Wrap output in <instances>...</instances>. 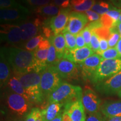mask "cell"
<instances>
[{
    "instance_id": "1",
    "label": "cell",
    "mask_w": 121,
    "mask_h": 121,
    "mask_svg": "<svg viewBox=\"0 0 121 121\" xmlns=\"http://www.w3.org/2000/svg\"><path fill=\"white\" fill-rule=\"evenodd\" d=\"M15 75H23L30 72H38L34 52L16 47L1 48Z\"/></svg>"
},
{
    "instance_id": "2",
    "label": "cell",
    "mask_w": 121,
    "mask_h": 121,
    "mask_svg": "<svg viewBox=\"0 0 121 121\" xmlns=\"http://www.w3.org/2000/svg\"><path fill=\"white\" fill-rule=\"evenodd\" d=\"M41 73L33 71L23 75H16L29 96L30 102L40 104L43 103L44 99L45 96L40 87Z\"/></svg>"
},
{
    "instance_id": "3",
    "label": "cell",
    "mask_w": 121,
    "mask_h": 121,
    "mask_svg": "<svg viewBox=\"0 0 121 121\" xmlns=\"http://www.w3.org/2000/svg\"><path fill=\"white\" fill-rule=\"evenodd\" d=\"M82 90L81 87L62 82L61 85L48 96L50 103H58L65 105L82 98Z\"/></svg>"
},
{
    "instance_id": "4",
    "label": "cell",
    "mask_w": 121,
    "mask_h": 121,
    "mask_svg": "<svg viewBox=\"0 0 121 121\" xmlns=\"http://www.w3.org/2000/svg\"><path fill=\"white\" fill-rule=\"evenodd\" d=\"M121 71V58L113 60H104L91 78V81L96 84Z\"/></svg>"
},
{
    "instance_id": "5",
    "label": "cell",
    "mask_w": 121,
    "mask_h": 121,
    "mask_svg": "<svg viewBox=\"0 0 121 121\" xmlns=\"http://www.w3.org/2000/svg\"><path fill=\"white\" fill-rule=\"evenodd\" d=\"M62 78L53 66H48L42 72L40 87L45 97L60 86L62 83Z\"/></svg>"
},
{
    "instance_id": "6",
    "label": "cell",
    "mask_w": 121,
    "mask_h": 121,
    "mask_svg": "<svg viewBox=\"0 0 121 121\" xmlns=\"http://www.w3.org/2000/svg\"><path fill=\"white\" fill-rule=\"evenodd\" d=\"M30 14L29 10L24 6L13 9H4L0 10L1 22L3 24H14L25 20Z\"/></svg>"
},
{
    "instance_id": "7",
    "label": "cell",
    "mask_w": 121,
    "mask_h": 121,
    "mask_svg": "<svg viewBox=\"0 0 121 121\" xmlns=\"http://www.w3.org/2000/svg\"><path fill=\"white\" fill-rule=\"evenodd\" d=\"M71 9V7L60 9V12L56 16L44 21V24L50 27L54 35L64 31L69 22Z\"/></svg>"
},
{
    "instance_id": "8",
    "label": "cell",
    "mask_w": 121,
    "mask_h": 121,
    "mask_svg": "<svg viewBox=\"0 0 121 121\" xmlns=\"http://www.w3.org/2000/svg\"><path fill=\"white\" fill-rule=\"evenodd\" d=\"M0 32L1 42L12 45H16L22 42L19 24H1Z\"/></svg>"
},
{
    "instance_id": "9",
    "label": "cell",
    "mask_w": 121,
    "mask_h": 121,
    "mask_svg": "<svg viewBox=\"0 0 121 121\" xmlns=\"http://www.w3.org/2000/svg\"><path fill=\"white\" fill-rule=\"evenodd\" d=\"M95 85L96 90L103 94L112 95L118 94L121 89V71Z\"/></svg>"
},
{
    "instance_id": "10",
    "label": "cell",
    "mask_w": 121,
    "mask_h": 121,
    "mask_svg": "<svg viewBox=\"0 0 121 121\" xmlns=\"http://www.w3.org/2000/svg\"><path fill=\"white\" fill-rule=\"evenodd\" d=\"M88 22L85 13L72 11L69 15V22L64 31L76 36L84 29Z\"/></svg>"
},
{
    "instance_id": "11",
    "label": "cell",
    "mask_w": 121,
    "mask_h": 121,
    "mask_svg": "<svg viewBox=\"0 0 121 121\" xmlns=\"http://www.w3.org/2000/svg\"><path fill=\"white\" fill-rule=\"evenodd\" d=\"M53 66L62 78H76L79 75L76 64L66 59L59 60Z\"/></svg>"
},
{
    "instance_id": "12",
    "label": "cell",
    "mask_w": 121,
    "mask_h": 121,
    "mask_svg": "<svg viewBox=\"0 0 121 121\" xmlns=\"http://www.w3.org/2000/svg\"><path fill=\"white\" fill-rule=\"evenodd\" d=\"M44 24L42 19L36 18L33 22H24L19 24L22 42H26L38 35Z\"/></svg>"
},
{
    "instance_id": "13",
    "label": "cell",
    "mask_w": 121,
    "mask_h": 121,
    "mask_svg": "<svg viewBox=\"0 0 121 121\" xmlns=\"http://www.w3.org/2000/svg\"><path fill=\"white\" fill-rule=\"evenodd\" d=\"M7 102L9 109L15 114L22 116L26 113L29 109V102L17 94H10L7 96Z\"/></svg>"
},
{
    "instance_id": "14",
    "label": "cell",
    "mask_w": 121,
    "mask_h": 121,
    "mask_svg": "<svg viewBox=\"0 0 121 121\" xmlns=\"http://www.w3.org/2000/svg\"><path fill=\"white\" fill-rule=\"evenodd\" d=\"M82 102L85 110L88 114L99 112L101 100L96 93L90 89H86L82 96Z\"/></svg>"
},
{
    "instance_id": "15",
    "label": "cell",
    "mask_w": 121,
    "mask_h": 121,
    "mask_svg": "<svg viewBox=\"0 0 121 121\" xmlns=\"http://www.w3.org/2000/svg\"><path fill=\"white\" fill-rule=\"evenodd\" d=\"M94 53V51L88 46L76 48L73 51H69L66 48L62 59H66L76 64L80 65Z\"/></svg>"
},
{
    "instance_id": "16",
    "label": "cell",
    "mask_w": 121,
    "mask_h": 121,
    "mask_svg": "<svg viewBox=\"0 0 121 121\" xmlns=\"http://www.w3.org/2000/svg\"><path fill=\"white\" fill-rule=\"evenodd\" d=\"M50 45L51 43L49 39L45 38L40 42L38 47L34 51L39 72L43 71L48 67L47 60Z\"/></svg>"
},
{
    "instance_id": "17",
    "label": "cell",
    "mask_w": 121,
    "mask_h": 121,
    "mask_svg": "<svg viewBox=\"0 0 121 121\" xmlns=\"http://www.w3.org/2000/svg\"><path fill=\"white\" fill-rule=\"evenodd\" d=\"M103 60L102 56L98 53H94L88 57L84 62L80 64L83 76L90 80Z\"/></svg>"
},
{
    "instance_id": "18",
    "label": "cell",
    "mask_w": 121,
    "mask_h": 121,
    "mask_svg": "<svg viewBox=\"0 0 121 121\" xmlns=\"http://www.w3.org/2000/svg\"><path fill=\"white\" fill-rule=\"evenodd\" d=\"M64 112L67 113L72 121H86L82 98L65 104Z\"/></svg>"
},
{
    "instance_id": "19",
    "label": "cell",
    "mask_w": 121,
    "mask_h": 121,
    "mask_svg": "<svg viewBox=\"0 0 121 121\" xmlns=\"http://www.w3.org/2000/svg\"><path fill=\"white\" fill-rule=\"evenodd\" d=\"M101 112L107 118L121 117V101H109L101 105Z\"/></svg>"
},
{
    "instance_id": "20",
    "label": "cell",
    "mask_w": 121,
    "mask_h": 121,
    "mask_svg": "<svg viewBox=\"0 0 121 121\" xmlns=\"http://www.w3.org/2000/svg\"><path fill=\"white\" fill-rule=\"evenodd\" d=\"M11 66L5 58L4 54L1 51L0 57V81L1 87L5 85L11 78Z\"/></svg>"
},
{
    "instance_id": "21",
    "label": "cell",
    "mask_w": 121,
    "mask_h": 121,
    "mask_svg": "<svg viewBox=\"0 0 121 121\" xmlns=\"http://www.w3.org/2000/svg\"><path fill=\"white\" fill-rule=\"evenodd\" d=\"M49 40L55 47L58 60L62 59L66 49V40L62 33L52 36L49 39Z\"/></svg>"
},
{
    "instance_id": "22",
    "label": "cell",
    "mask_w": 121,
    "mask_h": 121,
    "mask_svg": "<svg viewBox=\"0 0 121 121\" xmlns=\"http://www.w3.org/2000/svg\"><path fill=\"white\" fill-rule=\"evenodd\" d=\"M10 89L14 92L15 93L17 94L23 96L26 99L28 102H30V98L27 93L26 91L21 84L20 81L16 75L13 76L10 78L7 83Z\"/></svg>"
},
{
    "instance_id": "23",
    "label": "cell",
    "mask_w": 121,
    "mask_h": 121,
    "mask_svg": "<svg viewBox=\"0 0 121 121\" xmlns=\"http://www.w3.org/2000/svg\"><path fill=\"white\" fill-rule=\"evenodd\" d=\"M95 4V0H71L70 7L73 11L85 13L90 10Z\"/></svg>"
},
{
    "instance_id": "24",
    "label": "cell",
    "mask_w": 121,
    "mask_h": 121,
    "mask_svg": "<svg viewBox=\"0 0 121 121\" xmlns=\"http://www.w3.org/2000/svg\"><path fill=\"white\" fill-rule=\"evenodd\" d=\"M35 13L40 15L44 17H53L56 16L60 11V9L58 7L56 6L55 4L51 3L47 5L44 6L38 7L33 10Z\"/></svg>"
},
{
    "instance_id": "25",
    "label": "cell",
    "mask_w": 121,
    "mask_h": 121,
    "mask_svg": "<svg viewBox=\"0 0 121 121\" xmlns=\"http://www.w3.org/2000/svg\"><path fill=\"white\" fill-rule=\"evenodd\" d=\"M62 104L58 103H50L46 109L43 110L45 115V121H51L60 114Z\"/></svg>"
},
{
    "instance_id": "26",
    "label": "cell",
    "mask_w": 121,
    "mask_h": 121,
    "mask_svg": "<svg viewBox=\"0 0 121 121\" xmlns=\"http://www.w3.org/2000/svg\"><path fill=\"white\" fill-rule=\"evenodd\" d=\"M25 121H45V115L43 110L38 108H33L27 115Z\"/></svg>"
},
{
    "instance_id": "27",
    "label": "cell",
    "mask_w": 121,
    "mask_h": 121,
    "mask_svg": "<svg viewBox=\"0 0 121 121\" xmlns=\"http://www.w3.org/2000/svg\"><path fill=\"white\" fill-rule=\"evenodd\" d=\"M44 38H45V37H44L43 35H38L35 37L29 40L28 41L25 42L23 45L24 48L27 51L33 52L37 49L40 42Z\"/></svg>"
},
{
    "instance_id": "28",
    "label": "cell",
    "mask_w": 121,
    "mask_h": 121,
    "mask_svg": "<svg viewBox=\"0 0 121 121\" xmlns=\"http://www.w3.org/2000/svg\"><path fill=\"white\" fill-rule=\"evenodd\" d=\"M114 8V7L112 6L111 4L108 3L104 2V1H99L94 4L91 10L100 15H102Z\"/></svg>"
},
{
    "instance_id": "29",
    "label": "cell",
    "mask_w": 121,
    "mask_h": 121,
    "mask_svg": "<svg viewBox=\"0 0 121 121\" xmlns=\"http://www.w3.org/2000/svg\"><path fill=\"white\" fill-rule=\"evenodd\" d=\"M62 34L66 40V48L69 51L76 49V36L66 31H63Z\"/></svg>"
},
{
    "instance_id": "30",
    "label": "cell",
    "mask_w": 121,
    "mask_h": 121,
    "mask_svg": "<svg viewBox=\"0 0 121 121\" xmlns=\"http://www.w3.org/2000/svg\"><path fill=\"white\" fill-rule=\"evenodd\" d=\"M51 1L52 0H21L23 4L32 8L33 10L50 4Z\"/></svg>"
},
{
    "instance_id": "31",
    "label": "cell",
    "mask_w": 121,
    "mask_h": 121,
    "mask_svg": "<svg viewBox=\"0 0 121 121\" xmlns=\"http://www.w3.org/2000/svg\"><path fill=\"white\" fill-rule=\"evenodd\" d=\"M110 30H111V34H110V37L108 39L109 47L114 48L116 47V45L117 44L118 42L121 39V35L116 26L110 28Z\"/></svg>"
},
{
    "instance_id": "32",
    "label": "cell",
    "mask_w": 121,
    "mask_h": 121,
    "mask_svg": "<svg viewBox=\"0 0 121 121\" xmlns=\"http://www.w3.org/2000/svg\"><path fill=\"white\" fill-rule=\"evenodd\" d=\"M51 43V42H50ZM59 60L57 57V54L56 50L53 44L51 43L49 49H48V53L47 56V64L48 66H53Z\"/></svg>"
},
{
    "instance_id": "33",
    "label": "cell",
    "mask_w": 121,
    "mask_h": 121,
    "mask_svg": "<svg viewBox=\"0 0 121 121\" xmlns=\"http://www.w3.org/2000/svg\"><path fill=\"white\" fill-rule=\"evenodd\" d=\"M100 55L103 60H113L121 58V56L116 48H109Z\"/></svg>"
},
{
    "instance_id": "34",
    "label": "cell",
    "mask_w": 121,
    "mask_h": 121,
    "mask_svg": "<svg viewBox=\"0 0 121 121\" xmlns=\"http://www.w3.org/2000/svg\"><path fill=\"white\" fill-rule=\"evenodd\" d=\"M100 21L103 26L108 29H110L113 27L116 26V24L117 22L113 18L108 16L107 13L101 15Z\"/></svg>"
},
{
    "instance_id": "35",
    "label": "cell",
    "mask_w": 121,
    "mask_h": 121,
    "mask_svg": "<svg viewBox=\"0 0 121 121\" xmlns=\"http://www.w3.org/2000/svg\"><path fill=\"white\" fill-rule=\"evenodd\" d=\"M92 31L97 35L100 39H105L108 40L111 34L110 29L105 28L103 26L95 29Z\"/></svg>"
},
{
    "instance_id": "36",
    "label": "cell",
    "mask_w": 121,
    "mask_h": 121,
    "mask_svg": "<svg viewBox=\"0 0 121 121\" xmlns=\"http://www.w3.org/2000/svg\"><path fill=\"white\" fill-rule=\"evenodd\" d=\"M22 6V4L16 2V0H0L1 9L17 8Z\"/></svg>"
},
{
    "instance_id": "37",
    "label": "cell",
    "mask_w": 121,
    "mask_h": 121,
    "mask_svg": "<svg viewBox=\"0 0 121 121\" xmlns=\"http://www.w3.org/2000/svg\"><path fill=\"white\" fill-rule=\"evenodd\" d=\"M100 47V38L99 37L94 33H92V37L91 39L90 48L94 51V52H96L99 51Z\"/></svg>"
},
{
    "instance_id": "38",
    "label": "cell",
    "mask_w": 121,
    "mask_h": 121,
    "mask_svg": "<svg viewBox=\"0 0 121 121\" xmlns=\"http://www.w3.org/2000/svg\"><path fill=\"white\" fill-rule=\"evenodd\" d=\"M92 33H93L92 30L87 26L84 28V29L81 31V34H82L85 42L86 45V46L89 47H90L91 39Z\"/></svg>"
},
{
    "instance_id": "39",
    "label": "cell",
    "mask_w": 121,
    "mask_h": 121,
    "mask_svg": "<svg viewBox=\"0 0 121 121\" xmlns=\"http://www.w3.org/2000/svg\"><path fill=\"white\" fill-rule=\"evenodd\" d=\"M85 14L86 15L89 22H96V21H99L100 19V15L98 14V13H95V11H93L92 10H90L86 11Z\"/></svg>"
},
{
    "instance_id": "40",
    "label": "cell",
    "mask_w": 121,
    "mask_h": 121,
    "mask_svg": "<svg viewBox=\"0 0 121 121\" xmlns=\"http://www.w3.org/2000/svg\"><path fill=\"white\" fill-rule=\"evenodd\" d=\"M52 3L60 9L71 6V0H52Z\"/></svg>"
},
{
    "instance_id": "41",
    "label": "cell",
    "mask_w": 121,
    "mask_h": 121,
    "mask_svg": "<svg viewBox=\"0 0 121 121\" xmlns=\"http://www.w3.org/2000/svg\"><path fill=\"white\" fill-rule=\"evenodd\" d=\"M107 15L109 16L110 17L113 18L115 21L118 22L119 20V17L121 14V9H118L116 7H114V9H112L107 12Z\"/></svg>"
},
{
    "instance_id": "42",
    "label": "cell",
    "mask_w": 121,
    "mask_h": 121,
    "mask_svg": "<svg viewBox=\"0 0 121 121\" xmlns=\"http://www.w3.org/2000/svg\"><path fill=\"white\" fill-rule=\"evenodd\" d=\"M109 48L108 40L105 39H100V47L99 51H98L96 53L100 54L107 50Z\"/></svg>"
},
{
    "instance_id": "43",
    "label": "cell",
    "mask_w": 121,
    "mask_h": 121,
    "mask_svg": "<svg viewBox=\"0 0 121 121\" xmlns=\"http://www.w3.org/2000/svg\"><path fill=\"white\" fill-rule=\"evenodd\" d=\"M86 121H105L99 112L89 114Z\"/></svg>"
},
{
    "instance_id": "44",
    "label": "cell",
    "mask_w": 121,
    "mask_h": 121,
    "mask_svg": "<svg viewBox=\"0 0 121 121\" xmlns=\"http://www.w3.org/2000/svg\"><path fill=\"white\" fill-rule=\"evenodd\" d=\"M86 46L85 42L81 32L76 35V48H82Z\"/></svg>"
},
{
    "instance_id": "45",
    "label": "cell",
    "mask_w": 121,
    "mask_h": 121,
    "mask_svg": "<svg viewBox=\"0 0 121 121\" xmlns=\"http://www.w3.org/2000/svg\"><path fill=\"white\" fill-rule=\"evenodd\" d=\"M62 121H72L70 117L65 112L62 114Z\"/></svg>"
},
{
    "instance_id": "46",
    "label": "cell",
    "mask_w": 121,
    "mask_h": 121,
    "mask_svg": "<svg viewBox=\"0 0 121 121\" xmlns=\"http://www.w3.org/2000/svg\"><path fill=\"white\" fill-rule=\"evenodd\" d=\"M116 49L117 50L118 52L119 53V54H120V56H121V38L119 39V40L117 44L116 45Z\"/></svg>"
},
{
    "instance_id": "47",
    "label": "cell",
    "mask_w": 121,
    "mask_h": 121,
    "mask_svg": "<svg viewBox=\"0 0 121 121\" xmlns=\"http://www.w3.org/2000/svg\"><path fill=\"white\" fill-rule=\"evenodd\" d=\"M51 121H62V114H59L58 116L55 118L53 119Z\"/></svg>"
},
{
    "instance_id": "48",
    "label": "cell",
    "mask_w": 121,
    "mask_h": 121,
    "mask_svg": "<svg viewBox=\"0 0 121 121\" xmlns=\"http://www.w3.org/2000/svg\"><path fill=\"white\" fill-rule=\"evenodd\" d=\"M116 26L117 27L118 31L119 34H120V35L121 37V22H117V24H116Z\"/></svg>"
},
{
    "instance_id": "49",
    "label": "cell",
    "mask_w": 121,
    "mask_h": 121,
    "mask_svg": "<svg viewBox=\"0 0 121 121\" xmlns=\"http://www.w3.org/2000/svg\"><path fill=\"white\" fill-rule=\"evenodd\" d=\"M107 121H121V117H113L110 118H108Z\"/></svg>"
},
{
    "instance_id": "50",
    "label": "cell",
    "mask_w": 121,
    "mask_h": 121,
    "mask_svg": "<svg viewBox=\"0 0 121 121\" xmlns=\"http://www.w3.org/2000/svg\"><path fill=\"white\" fill-rule=\"evenodd\" d=\"M113 4L117 6H121V0H111Z\"/></svg>"
},
{
    "instance_id": "51",
    "label": "cell",
    "mask_w": 121,
    "mask_h": 121,
    "mask_svg": "<svg viewBox=\"0 0 121 121\" xmlns=\"http://www.w3.org/2000/svg\"><path fill=\"white\" fill-rule=\"evenodd\" d=\"M118 96L119 98H121V89L120 90H119V91L118 92Z\"/></svg>"
},
{
    "instance_id": "52",
    "label": "cell",
    "mask_w": 121,
    "mask_h": 121,
    "mask_svg": "<svg viewBox=\"0 0 121 121\" xmlns=\"http://www.w3.org/2000/svg\"><path fill=\"white\" fill-rule=\"evenodd\" d=\"M118 22H121V14L120 16H119V20H118Z\"/></svg>"
},
{
    "instance_id": "53",
    "label": "cell",
    "mask_w": 121,
    "mask_h": 121,
    "mask_svg": "<svg viewBox=\"0 0 121 121\" xmlns=\"http://www.w3.org/2000/svg\"><path fill=\"white\" fill-rule=\"evenodd\" d=\"M22 121V120H18V121Z\"/></svg>"
}]
</instances>
